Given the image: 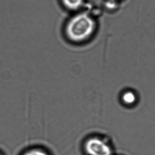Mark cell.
Masks as SVG:
<instances>
[{"label":"cell","instance_id":"obj_1","mask_svg":"<svg viewBox=\"0 0 155 155\" xmlns=\"http://www.w3.org/2000/svg\"><path fill=\"white\" fill-rule=\"evenodd\" d=\"M95 29V22L86 13H78L69 20L65 27L67 36L73 42H82L92 35Z\"/></svg>","mask_w":155,"mask_h":155},{"label":"cell","instance_id":"obj_2","mask_svg":"<svg viewBox=\"0 0 155 155\" xmlns=\"http://www.w3.org/2000/svg\"><path fill=\"white\" fill-rule=\"evenodd\" d=\"M85 149L89 155H111L112 150L106 142L98 138H91L85 144Z\"/></svg>","mask_w":155,"mask_h":155},{"label":"cell","instance_id":"obj_3","mask_svg":"<svg viewBox=\"0 0 155 155\" xmlns=\"http://www.w3.org/2000/svg\"><path fill=\"white\" fill-rule=\"evenodd\" d=\"M65 8L70 10H76L82 6L84 0H61Z\"/></svg>","mask_w":155,"mask_h":155},{"label":"cell","instance_id":"obj_4","mask_svg":"<svg viewBox=\"0 0 155 155\" xmlns=\"http://www.w3.org/2000/svg\"><path fill=\"white\" fill-rule=\"evenodd\" d=\"M122 98L124 102L127 104H131L136 101V95L131 91H128L124 93Z\"/></svg>","mask_w":155,"mask_h":155},{"label":"cell","instance_id":"obj_5","mask_svg":"<svg viewBox=\"0 0 155 155\" xmlns=\"http://www.w3.org/2000/svg\"><path fill=\"white\" fill-rule=\"evenodd\" d=\"M24 155H48L45 153L39 150H33L26 153Z\"/></svg>","mask_w":155,"mask_h":155},{"label":"cell","instance_id":"obj_6","mask_svg":"<svg viewBox=\"0 0 155 155\" xmlns=\"http://www.w3.org/2000/svg\"></svg>","mask_w":155,"mask_h":155}]
</instances>
